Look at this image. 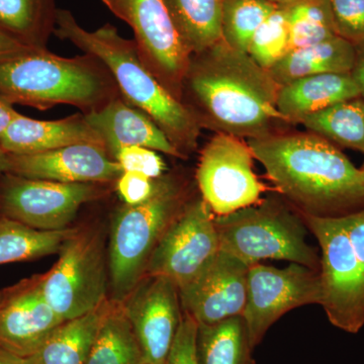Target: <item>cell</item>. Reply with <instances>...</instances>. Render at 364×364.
<instances>
[{
  "label": "cell",
  "instance_id": "6da1fadb",
  "mask_svg": "<svg viewBox=\"0 0 364 364\" xmlns=\"http://www.w3.org/2000/svg\"><path fill=\"white\" fill-rule=\"evenodd\" d=\"M279 85L248 53L221 40L191 55L181 102L200 128L239 138L269 135L287 124L277 107Z\"/></svg>",
  "mask_w": 364,
  "mask_h": 364
},
{
  "label": "cell",
  "instance_id": "7a4b0ae2",
  "mask_svg": "<svg viewBox=\"0 0 364 364\" xmlns=\"http://www.w3.org/2000/svg\"><path fill=\"white\" fill-rule=\"evenodd\" d=\"M246 141L277 193L299 214L343 217L364 208L363 170L327 139L277 131Z\"/></svg>",
  "mask_w": 364,
  "mask_h": 364
},
{
  "label": "cell",
  "instance_id": "3957f363",
  "mask_svg": "<svg viewBox=\"0 0 364 364\" xmlns=\"http://www.w3.org/2000/svg\"><path fill=\"white\" fill-rule=\"evenodd\" d=\"M54 36L100 59L111 72L124 102L148 114L184 159L196 149L202 128L188 107L145 66L135 41L119 35L111 23L86 30L63 9L57 14Z\"/></svg>",
  "mask_w": 364,
  "mask_h": 364
},
{
  "label": "cell",
  "instance_id": "277c9868",
  "mask_svg": "<svg viewBox=\"0 0 364 364\" xmlns=\"http://www.w3.org/2000/svg\"><path fill=\"white\" fill-rule=\"evenodd\" d=\"M119 97L111 72L90 54L65 58L26 48L0 58V98L11 105L45 111L67 105L88 114Z\"/></svg>",
  "mask_w": 364,
  "mask_h": 364
},
{
  "label": "cell",
  "instance_id": "5b68a950",
  "mask_svg": "<svg viewBox=\"0 0 364 364\" xmlns=\"http://www.w3.org/2000/svg\"><path fill=\"white\" fill-rule=\"evenodd\" d=\"M189 200L184 182L164 174L146 202L117 208L107 249L112 301L122 303L145 277L158 243Z\"/></svg>",
  "mask_w": 364,
  "mask_h": 364
},
{
  "label": "cell",
  "instance_id": "8992f818",
  "mask_svg": "<svg viewBox=\"0 0 364 364\" xmlns=\"http://www.w3.org/2000/svg\"><path fill=\"white\" fill-rule=\"evenodd\" d=\"M220 249L251 267L286 260L320 272L318 250L306 242L303 217L282 196H268L251 207L215 218Z\"/></svg>",
  "mask_w": 364,
  "mask_h": 364
},
{
  "label": "cell",
  "instance_id": "52a82bcc",
  "mask_svg": "<svg viewBox=\"0 0 364 364\" xmlns=\"http://www.w3.org/2000/svg\"><path fill=\"white\" fill-rule=\"evenodd\" d=\"M58 254L54 267L42 274V287L60 317H80L109 299V254L100 230L76 228Z\"/></svg>",
  "mask_w": 364,
  "mask_h": 364
},
{
  "label": "cell",
  "instance_id": "ba28073f",
  "mask_svg": "<svg viewBox=\"0 0 364 364\" xmlns=\"http://www.w3.org/2000/svg\"><path fill=\"white\" fill-rule=\"evenodd\" d=\"M301 215L320 245V306L334 327L356 334L364 326V275L343 220Z\"/></svg>",
  "mask_w": 364,
  "mask_h": 364
},
{
  "label": "cell",
  "instance_id": "9c48e42d",
  "mask_svg": "<svg viewBox=\"0 0 364 364\" xmlns=\"http://www.w3.org/2000/svg\"><path fill=\"white\" fill-rule=\"evenodd\" d=\"M107 186L63 183L6 172L0 176V217L41 231H62L70 228L83 205L107 195Z\"/></svg>",
  "mask_w": 364,
  "mask_h": 364
},
{
  "label": "cell",
  "instance_id": "30bf717a",
  "mask_svg": "<svg viewBox=\"0 0 364 364\" xmlns=\"http://www.w3.org/2000/svg\"><path fill=\"white\" fill-rule=\"evenodd\" d=\"M245 139L215 133L200 152L196 178L200 196L215 217L256 205L268 188L254 171Z\"/></svg>",
  "mask_w": 364,
  "mask_h": 364
},
{
  "label": "cell",
  "instance_id": "8fae6325",
  "mask_svg": "<svg viewBox=\"0 0 364 364\" xmlns=\"http://www.w3.org/2000/svg\"><path fill=\"white\" fill-rule=\"evenodd\" d=\"M215 218L202 196L191 198L163 235L145 275L167 277L178 291L188 286L219 253Z\"/></svg>",
  "mask_w": 364,
  "mask_h": 364
},
{
  "label": "cell",
  "instance_id": "7c38bea8",
  "mask_svg": "<svg viewBox=\"0 0 364 364\" xmlns=\"http://www.w3.org/2000/svg\"><path fill=\"white\" fill-rule=\"evenodd\" d=\"M133 30L139 55L151 73L181 102L182 81L191 55L177 33L163 0H102Z\"/></svg>",
  "mask_w": 364,
  "mask_h": 364
},
{
  "label": "cell",
  "instance_id": "4fadbf2b",
  "mask_svg": "<svg viewBox=\"0 0 364 364\" xmlns=\"http://www.w3.org/2000/svg\"><path fill=\"white\" fill-rule=\"evenodd\" d=\"M320 272L291 263L286 268L251 265L247 275V298L242 314L255 348L269 328L289 311L306 305H321Z\"/></svg>",
  "mask_w": 364,
  "mask_h": 364
},
{
  "label": "cell",
  "instance_id": "5bb4252c",
  "mask_svg": "<svg viewBox=\"0 0 364 364\" xmlns=\"http://www.w3.org/2000/svg\"><path fill=\"white\" fill-rule=\"evenodd\" d=\"M121 304L142 348L144 363L165 364L183 313L174 282L145 275Z\"/></svg>",
  "mask_w": 364,
  "mask_h": 364
},
{
  "label": "cell",
  "instance_id": "9a60e30c",
  "mask_svg": "<svg viewBox=\"0 0 364 364\" xmlns=\"http://www.w3.org/2000/svg\"><path fill=\"white\" fill-rule=\"evenodd\" d=\"M65 322L46 299L42 274L0 291V347L28 358Z\"/></svg>",
  "mask_w": 364,
  "mask_h": 364
},
{
  "label": "cell",
  "instance_id": "2e32d148",
  "mask_svg": "<svg viewBox=\"0 0 364 364\" xmlns=\"http://www.w3.org/2000/svg\"><path fill=\"white\" fill-rule=\"evenodd\" d=\"M249 265L220 249L210 265L179 291L181 309L198 325L242 316L247 298Z\"/></svg>",
  "mask_w": 364,
  "mask_h": 364
},
{
  "label": "cell",
  "instance_id": "e0dca14e",
  "mask_svg": "<svg viewBox=\"0 0 364 364\" xmlns=\"http://www.w3.org/2000/svg\"><path fill=\"white\" fill-rule=\"evenodd\" d=\"M7 156L9 173L63 183H116L124 172L100 144L80 143L35 154Z\"/></svg>",
  "mask_w": 364,
  "mask_h": 364
},
{
  "label": "cell",
  "instance_id": "ac0fdd59",
  "mask_svg": "<svg viewBox=\"0 0 364 364\" xmlns=\"http://www.w3.org/2000/svg\"><path fill=\"white\" fill-rule=\"evenodd\" d=\"M85 117L102 138L105 149L114 160L117 151L131 146L149 148L184 159L164 132L148 114L132 107L121 97L105 105L104 109L85 114Z\"/></svg>",
  "mask_w": 364,
  "mask_h": 364
},
{
  "label": "cell",
  "instance_id": "d6986e66",
  "mask_svg": "<svg viewBox=\"0 0 364 364\" xmlns=\"http://www.w3.org/2000/svg\"><path fill=\"white\" fill-rule=\"evenodd\" d=\"M80 143L105 146L85 114H74L56 121H41L20 114L0 139V148L6 154L26 155Z\"/></svg>",
  "mask_w": 364,
  "mask_h": 364
},
{
  "label": "cell",
  "instance_id": "ffe728a7",
  "mask_svg": "<svg viewBox=\"0 0 364 364\" xmlns=\"http://www.w3.org/2000/svg\"><path fill=\"white\" fill-rule=\"evenodd\" d=\"M358 97L350 73L318 74L279 86L277 107L287 124H301L306 117Z\"/></svg>",
  "mask_w": 364,
  "mask_h": 364
},
{
  "label": "cell",
  "instance_id": "44dd1931",
  "mask_svg": "<svg viewBox=\"0 0 364 364\" xmlns=\"http://www.w3.org/2000/svg\"><path fill=\"white\" fill-rule=\"evenodd\" d=\"M354 59L355 46L335 36L317 44L291 50L267 71L282 86L306 76L350 73Z\"/></svg>",
  "mask_w": 364,
  "mask_h": 364
},
{
  "label": "cell",
  "instance_id": "7402d4cb",
  "mask_svg": "<svg viewBox=\"0 0 364 364\" xmlns=\"http://www.w3.org/2000/svg\"><path fill=\"white\" fill-rule=\"evenodd\" d=\"M107 301L95 310L62 323L39 350L28 356L31 364H85Z\"/></svg>",
  "mask_w": 364,
  "mask_h": 364
},
{
  "label": "cell",
  "instance_id": "603a6c76",
  "mask_svg": "<svg viewBox=\"0 0 364 364\" xmlns=\"http://www.w3.org/2000/svg\"><path fill=\"white\" fill-rule=\"evenodd\" d=\"M224 0H163L189 55L198 54L222 40Z\"/></svg>",
  "mask_w": 364,
  "mask_h": 364
},
{
  "label": "cell",
  "instance_id": "cb8c5ba5",
  "mask_svg": "<svg viewBox=\"0 0 364 364\" xmlns=\"http://www.w3.org/2000/svg\"><path fill=\"white\" fill-rule=\"evenodd\" d=\"M58 11L56 0H0V31L26 47L48 49Z\"/></svg>",
  "mask_w": 364,
  "mask_h": 364
},
{
  "label": "cell",
  "instance_id": "d4e9b609",
  "mask_svg": "<svg viewBox=\"0 0 364 364\" xmlns=\"http://www.w3.org/2000/svg\"><path fill=\"white\" fill-rule=\"evenodd\" d=\"M85 364H145L142 348L119 301L109 299Z\"/></svg>",
  "mask_w": 364,
  "mask_h": 364
},
{
  "label": "cell",
  "instance_id": "484cf974",
  "mask_svg": "<svg viewBox=\"0 0 364 364\" xmlns=\"http://www.w3.org/2000/svg\"><path fill=\"white\" fill-rule=\"evenodd\" d=\"M252 346L242 316L212 325H198V364H254Z\"/></svg>",
  "mask_w": 364,
  "mask_h": 364
},
{
  "label": "cell",
  "instance_id": "4316f807",
  "mask_svg": "<svg viewBox=\"0 0 364 364\" xmlns=\"http://www.w3.org/2000/svg\"><path fill=\"white\" fill-rule=\"evenodd\" d=\"M76 228L41 231L6 217H0V265L40 259L59 253Z\"/></svg>",
  "mask_w": 364,
  "mask_h": 364
},
{
  "label": "cell",
  "instance_id": "83f0119b",
  "mask_svg": "<svg viewBox=\"0 0 364 364\" xmlns=\"http://www.w3.org/2000/svg\"><path fill=\"white\" fill-rule=\"evenodd\" d=\"M301 124L309 132L327 139L338 147L364 154V100H345L306 117Z\"/></svg>",
  "mask_w": 364,
  "mask_h": 364
},
{
  "label": "cell",
  "instance_id": "f1b7e54d",
  "mask_svg": "<svg viewBox=\"0 0 364 364\" xmlns=\"http://www.w3.org/2000/svg\"><path fill=\"white\" fill-rule=\"evenodd\" d=\"M289 51L337 36L329 0H298L287 6Z\"/></svg>",
  "mask_w": 364,
  "mask_h": 364
},
{
  "label": "cell",
  "instance_id": "f546056e",
  "mask_svg": "<svg viewBox=\"0 0 364 364\" xmlns=\"http://www.w3.org/2000/svg\"><path fill=\"white\" fill-rule=\"evenodd\" d=\"M277 7L267 0H224L222 40L235 50L248 53L254 33Z\"/></svg>",
  "mask_w": 364,
  "mask_h": 364
},
{
  "label": "cell",
  "instance_id": "4dcf8cb0",
  "mask_svg": "<svg viewBox=\"0 0 364 364\" xmlns=\"http://www.w3.org/2000/svg\"><path fill=\"white\" fill-rule=\"evenodd\" d=\"M289 14L287 6H277L254 33L248 54L265 70H269L289 52Z\"/></svg>",
  "mask_w": 364,
  "mask_h": 364
},
{
  "label": "cell",
  "instance_id": "1f68e13d",
  "mask_svg": "<svg viewBox=\"0 0 364 364\" xmlns=\"http://www.w3.org/2000/svg\"><path fill=\"white\" fill-rule=\"evenodd\" d=\"M337 36L353 45L364 42V0H329Z\"/></svg>",
  "mask_w": 364,
  "mask_h": 364
},
{
  "label": "cell",
  "instance_id": "d6a6232c",
  "mask_svg": "<svg viewBox=\"0 0 364 364\" xmlns=\"http://www.w3.org/2000/svg\"><path fill=\"white\" fill-rule=\"evenodd\" d=\"M114 160L124 171L142 173L152 179L164 176L166 164L157 151L140 146L124 147L117 151Z\"/></svg>",
  "mask_w": 364,
  "mask_h": 364
},
{
  "label": "cell",
  "instance_id": "836d02e7",
  "mask_svg": "<svg viewBox=\"0 0 364 364\" xmlns=\"http://www.w3.org/2000/svg\"><path fill=\"white\" fill-rule=\"evenodd\" d=\"M183 312V311H182ZM198 323L188 314L182 313L181 325L165 364H198L196 335Z\"/></svg>",
  "mask_w": 364,
  "mask_h": 364
},
{
  "label": "cell",
  "instance_id": "e575fe53",
  "mask_svg": "<svg viewBox=\"0 0 364 364\" xmlns=\"http://www.w3.org/2000/svg\"><path fill=\"white\" fill-rule=\"evenodd\" d=\"M156 179L134 171H124L116 181L119 198L126 205H136L146 202L153 195Z\"/></svg>",
  "mask_w": 364,
  "mask_h": 364
},
{
  "label": "cell",
  "instance_id": "d590c367",
  "mask_svg": "<svg viewBox=\"0 0 364 364\" xmlns=\"http://www.w3.org/2000/svg\"><path fill=\"white\" fill-rule=\"evenodd\" d=\"M342 220L364 275V208L343 215Z\"/></svg>",
  "mask_w": 364,
  "mask_h": 364
},
{
  "label": "cell",
  "instance_id": "8d00e7d4",
  "mask_svg": "<svg viewBox=\"0 0 364 364\" xmlns=\"http://www.w3.org/2000/svg\"><path fill=\"white\" fill-rule=\"evenodd\" d=\"M355 46V59L350 74L358 86L359 95L364 100V42Z\"/></svg>",
  "mask_w": 364,
  "mask_h": 364
},
{
  "label": "cell",
  "instance_id": "74e56055",
  "mask_svg": "<svg viewBox=\"0 0 364 364\" xmlns=\"http://www.w3.org/2000/svg\"><path fill=\"white\" fill-rule=\"evenodd\" d=\"M18 114L20 112L14 109V105H9V102L0 98V139Z\"/></svg>",
  "mask_w": 364,
  "mask_h": 364
},
{
  "label": "cell",
  "instance_id": "f35d334b",
  "mask_svg": "<svg viewBox=\"0 0 364 364\" xmlns=\"http://www.w3.org/2000/svg\"><path fill=\"white\" fill-rule=\"evenodd\" d=\"M26 48L28 47L21 45L11 36L0 31V58L6 56V55L13 54V53L21 51Z\"/></svg>",
  "mask_w": 364,
  "mask_h": 364
},
{
  "label": "cell",
  "instance_id": "ab89813d",
  "mask_svg": "<svg viewBox=\"0 0 364 364\" xmlns=\"http://www.w3.org/2000/svg\"><path fill=\"white\" fill-rule=\"evenodd\" d=\"M0 364H31L28 358L18 355L0 347Z\"/></svg>",
  "mask_w": 364,
  "mask_h": 364
},
{
  "label": "cell",
  "instance_id": "60d3db41",
  "mask_svg": "<svg viewBox=\"0 0 364 364\" xmlns=\"http://www.w3.org/2000/svg\"><path fill=\"white\" fill-rule=\"evenodd\" d=\"M9 166V156H7L6 153L0 148V176L7 172Z\"/></svg>",
  "mask_w": 364,
  "mask_h": 364
},
{
  "label": "cell",
  "instance_id": "b9f144b4",
  "mask_svg": "<svg viewBox=\"0 0 364 364\" xmlns=\"http://www.w3.org/2000/svg\"><path fill=\"white\" fill-rule=\"evenodd\" d=\"M268 2L275 4L277 6H287L298 1V0H267Z\"/></svg>",
  "mask_w": 364,
  "mask_h": 364
},
{
  "label": "cell",
  "instance_id": "7bdbcfd3",
  "mask_svg": "<svg viewBox=\"0 0 364 364\" xmlns=\"http://www.w3.org/2000/svg\"><path fill=\"white\" fill-rule=\"evenodd\" d=\"M361 170H363V173H364V164L363 165V166L360 167Z\"/></svg>",
  "mask_w": 364,
  "mask_h": 364
}]
</instances>
